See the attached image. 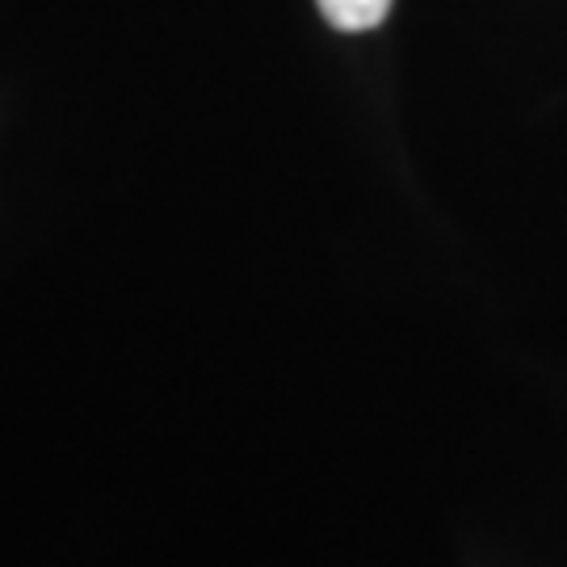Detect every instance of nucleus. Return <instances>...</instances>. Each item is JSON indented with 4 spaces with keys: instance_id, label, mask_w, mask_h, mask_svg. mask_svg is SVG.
Masks as SVG:
<instances>
[{
    "instance_id": "obj_1",
    "label": "nucleus",
    "mask_w": 567,
    "mask_h": 567,
    "mask_svg": "<svg viewBox=\"0 0 567 567\" xmlns=\"http://www.w3.org/2000/svg\"><path fill=\"white\" fill-rule=\"evenodd\" d=\"M316 4H320L328 25H337L344 34H362V30L383 25V18L391 13L395 0H316Z\"/></svg>"
}]
</instances>
